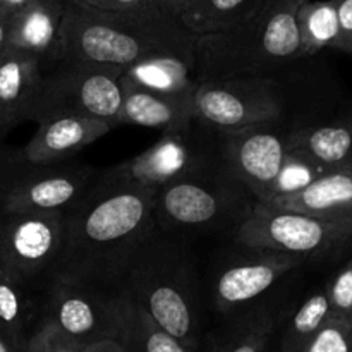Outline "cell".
<instances>
[{"mask_svg":"<svg viewBox=\"0 0 352 352\" xmlns=\"http://www.w3.org/2000/svg\"><path fill=\"white\" fill-rule=\"evenodd\" d=\"M278 329V318L272 309L253 308L208 344L205 352H268Z\"/></svg>","mask_w":352,"mask_h":352,"instance_id":"24","label":"cell"},{"mask_svg":"<svg viewBox=\"0 0 352 352\" xmlns=\"http://www.w3.org/2000/svg\"><path fill=\"white\" fill-rule=\"evenodd\" d=\"M67 0H31L10 16L7 50L38 58L43 67L57 64Z\"/></svg>","mask_w":352,"mask_h":352,"instance_id":"15","label":"cell"},{"mask_svg":"<svg viewBox=\"0 0 352 352\" xmlns=\"http://www.w3.org/2000/svg\"><path fill=\"white\" fill-rule=\"evenodd\" d=\"M336 316L352 318V258L325 285Z\"/></svg>","mask_w":352,"mask_h":352,"instance_id":"31","label":"cell"},{"mask_svg":"<svg viewBox=\"0 0 352 352\" xmlns=\"http://www.w3.org/2000/svg\"><path fill=\"white\" fill-rule=\"evenodd\" d=\"M196 117L229 133L282 117V96L268 74H230L201 79L195 93Z\"/></svg>","mask_w":352,"mask_h":352,"instance_id":"11","label":"cell"},{"mask_svg":"<svg viewBox=\"0 0 352 352\" xmlns=\"http://www.w3.org/2000/svg\"><path fill=\"white\" fill-rule=\"evenodd\" d=\"M126 294V320L117 340L126 352H199L162 329L129 292Z\"/></svg>","mask_w":352,"mask_h":352,"instance_id":"25","label":"cell"},{"mask_svg":"<svg viewBox=\"0 0 352 352\" xmlns=\"http://www.w3.org/2000/svg\"><path fill=\"white\" fill-rule=\"evenodd\" d=\"M298 24L302 57L318 54L323 48H336L340 33L337 0H302Z\"/></svg>","mask_w":352,"mask_h":352,"instance_id":"26","label":"cell"},{"mask_svg":"<svg viewBox=\"0 0 352 352\" xmlns=\"http://www.w3.org/2000/svg\"><path fill=\"white\" fill-rule=\"evenodd\" d=\"M85 352H126V349H124L122 344L117 342V340H105V342L86 346Z\"/></svg>","mask_w":352,"mask_h":352,"instance_id":"35","label":"cell"},{"mask_svg":"<svg viewBox=\"0 0 352 352\" xmlns=\"http://www.w3.org/2000/svg\"><path fill=\"white\" fill-rule=\"evenodd\" d=\"M275 122L278 120L220 133L222 167L258 201H265L268 188L291 151V131L278 129Z\"/></svg>","mask_w":352,"mask_h":352,"instance_id":"13","label":"cell"},{"mask_svg":"<svg viewBox=\"0 0 352 352\" xmlns=\"http://www.w3.org/2000/svg\"><path fill=\"white\" fill-rule=\"evenodd\" d=\"M45 289L9 268L0 267V332L26 347L43 322Z\"/></svg>","mask_w":352,"mask_h":352,"instance_id":"19","label":"cell"},{"mask_svg":"<svg viewBox=\"0 0 352 352\" xmlns=\"http://www.w3.org/2000/svg\"><path fill=\"white\" fill-rule=\"evenodd\" d=\"M98 177L91 167L67 162L36 164L23 150L0 143V210L67 212Z\"/></svg>","mask_w":352,"mask_h":352,"instance_id":"8","label":"cell"},{"mask_svg":"<svg viewBox=\"0 0 352 352\" xmlns=\"http://www.w3.org/2000/svg\"><path fill=\"white\" fill-rule=\"evenodd\" d=\"M248 250L251 253L227 265L213 284V305L227 316L253 309L258 299L305 261L280 251Z\"/></svg>","mask_w":352,"mask_h":352,"instance_id":"14","label":"cell"},{"mask_svg":"<svg viewBox=\"0 0 352 352\" xmlns=\"http://www.w3.org/2000/svg\"><path fill=\"white\" fill-rule=\"evenodd\" d=\"M219 165H222L220 133L196 119L181 129L165 131L148 150L109 172L155 192L170 182Z\"/></svg>","mask_w":352,"mask_h":352,"instance_id":"10","label":"cell"},{"mask_svg":"<svg viewBox=\"0 0 352 352\" xmlns=\"http://www.w3.org/2000/svg\"><path fill=\"white\" fill-rule=\"evenodd\" d=\"M155 2H157V6H160L162 9L167 10L168 14L179 17V12H181V7L182 3H184V0H155Z\"/></svg>","mask_w":352,"mask_h":352,"instance_id":"36","label":"cell"},{"mask_svg":"<svg viewBox=\"0 0 352 352\" xmlns=\"http://www.w3.org/2000/svg\"><path fill=\"white\" fill-rule=\"evenodd\" d=\"M157 6L155 0H82L79 6L85 9L107 10V12H124V10L143 9L148 6ZM160 7V6H158Z\"/></svg>","mask_w":352,"mask_h":352,"instance_id":"33","label":"cell"},{"mask_svg":"<svg viewBox=\"0 0 352 352\" xmlns=\"http://www.w3.org/2000/svg\"><path fill=\"white\" fill-rule=\"evenodd\" d=\"M329 170H332V168L323 165L322 162L313 158L306 151L294 148L285 157L277 177L274 179V182L268 188L267 198H265L263 203H270L274 199L284 198V196L296 195V192L302 191L309 184H313L316 179H320Z\"/></svg>","mask_w":352,"mask_h":352,"instance_id":"28","label":"cell"},{"mask_svg":"<svg viewBox=\"0 0 352 352\" xmlns=\"http://www.w3.org/2000/svg\"><path fill=\"white\" fill-rule=\"evenodd\" d=\"M333 315L327 287L313 291L282 327L280 352H301L313 336L325 325Z\"/></svg>","mask_w":352,"mask_h":352,"instance_id":"27","label":"cell"},{"mask_svg":"<svg viewBox=\"0 0 352 352\" xmlns=\"http://www.w3.org/2000/svg\"><path fill=\"white\" fill-rule=\"evenodd\" d=\"M256 196L222 165L179 179L153 195L155 220L165 232H195L236 226L250 215Z\"/></svg>","mask_w":352,"mask_h":352,"instance_id":"5","label":"cell"},{"mask_svg":"<svg viewBox=\"0 0 352 352\" xmlns=\"http://www.w3.org/2000/svg\"><path fill=\"white\" fill-rule=\"evenodd\" d=\"M339 12V41L336 50L352 55V0H337Z\"/></svg>","mask_w":352,"mask_h":352,"instance_id":"32","label":"cell"},{"mask_svg":"<svg viewBox=\"0 0 352 352\" xmlns=\"http://www.w3.org/2000/svg\"><path fill=\"white\" fill-rule=\"evenodd\" d=\"M28 2H31V0H0V7L6 10H9V12H16L17 9H21L23 6H26Z\"/></svg>","mask_w":352,"mask_h":352,"instance_id":"38","label":"cell"},{"mask_svg":"<svg viewBox=\"0 0 352 352\" xmlns=\"http://www.w3.org/2000/svg\"><path fill=\"white\" fill-rule=\"evenodd\" d=\"M126 305L122 285L52 277L45 289L43 320L55 323L82 346H91L119 340Z\"/></svg>","mask_w":352,"mask_h":352,"instance_id":"9","label":"cell"},{"mask_svg":"<svg viewBox=\"0 0 352 352\" xmlns=\"http://www.w3.org/2000/svg\"><path fill=\"white\" fill-rule=\"evenodd\" d=\"M251 250L280 251L296 258H325L352 246V217H322L256 201L236 229Z\"/></svg>","mask_w":352,"mask_h":352,"instance_id":"6","label":"cell"},{"mask_svg":"<svg viewBox=\"0 0 352 352\" xmlns=\"http://www.w3.org/2000/svg\"><path fill=\"white\" fill-rule=\"evenodd\" d=\"M120 88H122L120 124L155 127L165 133V131L181 129L198 119L195 96H175L153 91L131 81L124 74L120 78Z\"/></svg>","mask_w":352,"mask_h":352,"instance_id":"18","label":"cell"},{"mask_svg":"<svg viewBox=\"0 0 352 352\" xmlns=\"http://www.w3.org/2000/svg\"><path fill=\"white\" fill-rule=\"evenodd\" d=\"M126 69L88 62H57L45 69L36 103L31 112L33 122L50 117L85 116L120 126L122 88L120 78Z\"/></svg>","mask_w":352,"mask_h":352,"instance_id":"7","label":"cell"},{"mask_svg":"<svg viewBox=\"0 0 352 352\" xmlns=\"http://www.w3.org/2000/svg\"><path fill=\"white\" fill-rule=\"evenodd\" d=\"M64 226L65 212L0 210V267L47 285L60 260Z\"/></svg>","mask_w":352,"mask_h":352,"instance_id":"12","label":"cell"},{"mask_svg":"<svg viewBox=\"0 0 352 352\" xmlns=\"http://www.w3.org/2000/svg\"><path fill=\"white\" fill-rule=\"evenodd\" d=\"M85 349L86 346L48 320L38 325L26 346V352H85Z\"/></svg>","mask_w":352,"mask_h":352,"instance_id":"30","label":"cell"},{"mask_svg":"<svg viewBox=\"0 0 352 352\" xmlns=\"http://www.w3.org/2000/svg\"><path fill=\"white\" fill-rule=\"evenodd\" d=\"M0 352H26V347L19 346L12 339L0 332Z\"/></svg>","mask_w":352,"mask_h":352,"instance_id":"37","label":"cell"},{"mask_svg":"<svg viewBox=\"0 0 352 352\" xmlns=\"http://www.w3.org/2000/svg\"><path fill=\"white\" fill-rule=\"evenodd\" d=\"M38 58L7 50L0 55V143L10 129L31 120L43 81Z\"/></svg>","mask_w":352,"mask_h":352,"instance_id":"17","label":"cell"},{"mask_svg":"<svg viewBox=\"0 0 352 352\" xmlns=\"http://www.w3.org/2000/svg\"><path fill=\"white\" fill-rule=\"evenodd\" d=\"M196 40L158 6L107 12L67 2L57 62H88L127 69L158 55L196 58Z\"/></svg>","mask_w":352,"mask_h":352,"instance_id":"2","label":"cell"},{"mask_svg":"<svg viewBox=\"0 0 352 352\" xmlns=\"http://www.w3.org/2000/svg\"><path fill=\"white\" fill-rule=\"evenodd\" d=\"M302 0H265L234 30L196 40L199 81L230 74H268L302 57L298 10Z\"/></svg>","mask_w":352,"mask_h":352,"instance_id":"4","label":"cell"},{"mask_svg":"<svg viewBox=\"0 0 352 352\" xmlns=\"http://www.w3.org/2000/svg\"><path fill=\"white\" fill-rule=\"evenodd\" d=\"M124 76L143 88L175 96H195L199 85L196 58L182 55L144 58L127 67Z\"/></svg>","mask_w":352,"mask_h":352,"instance_id":"22","label":"cell"},{"mask_svg":"<svg viewBox=\"0 0 352 352\" xmlns=\"http://www.w3.org/2000/svg\"><path fill=\"white\" fill-rule=\"evenodd\" d=\"M122 287L164 330L192 349H201V306L191 258L158 229L141 244L122 278Z\"/></svg>","mask_w":352,"mask_h":352,"instance_id":"3","label":"cell"},{"mask_svg":"<svg viewBox=\"0 0 352 352\" xmlns=\"http://www.w3.org/2000/svg\"><path fill=\"white\" fill-rule=\"evenodd\" d=\"M153 191L107 172L65 212L54 277L122 285L141 244L157 230Z\"/></svg>","mask_w":352,"mask_h":352,"instance_id":"1","label":"cell"},{"mask_svg":"<svg viewBox=\"0 0 352 352\" xmlns=\"http://www.w3.org/2000/svg\"><path fill=\"white\" fill-rule=\"evenodd\" d=\"M270 203L333 219L352 217V168H332L302 191Z\"/></svg>","mask_w":352,"mask_h":352,"instance_id":"21","label":"cell"},{"mask_svg":"<svg viewBox=\"0 0 352 352\" xmlns=\"http://www.w3.org/2000/svg\"><path fill=\"white\" fill-rule=\"evenodd\" d=\"M113 124L85 116L50 117L38 122L23 155L36 164H62L113 129Z\"/></svg>","mask_w":352,"mask_h":352,"instance_id":"16","label":"cell"},{"mask_svg":"<svg viewBox=\"0 0 352 352\" xmlns=\"http://www.w3.org/2000/svg\"><path fill=\"white\" fill-rule=\"evenodd\" d=\"M306 151L329 168H352V105L325 124L291 131V150Z\"/></svg>","mask_w":352,"mask_h":352,"instance_id":"20","label":"cell"},{"mask_svg":"<svg viewBox=\"0 0 352 352\" xmlns=\"http://www.w3.org/2000/svg\"><path fill=\"white\" fill-rule=\"evenodd\" d=\"M10 16H12V12H9V10L0 7V55H2L3 52H7V48H9Z\"/></svg>","mask_w":352,"mask_h":352,"instance_id":"34","label":"cell"},{"mask_svg":"<svg viewBox=\"0 0 352 352\" xmlns=\"http://www.w3.org/2000/svg\"><path fill=\"white\" fill-rule=\"evenodd\" d=\"M277 352H280V351H277Z\"/></svg>","mask_w":352,"mask_h":352,"instance_id":"40","label":"cell"},{"mask_svg":"<svg viewBox=\"0 0 352 352\" xmlns=\"http://www.w3.org/2000/svg\"><path fill=\"white\" fill-rule=\"evenodd\" d=\"M301 352H352V318L332 315Z\"/></svg>","mask_w":352,"mask_h":352,"instance_id":"29","label":"cell"},{"mask_svg":"<svg viewBox=\"0 0 352 352\" xmlns=\"http://www.w3.org/2000/svg\"><path fill=\"white\" fill-rule=\"evenodd\" d=\"M69 3H74V6H79V3L82 2V0H67Z\"/></svg>","mask_w":352,"mask_h":352,"instance_id":"39","label":"cell"},{"mask_svg":"<svg viewBox=\"0 0 352 352\" xmlns=\"http://www.w3.org/2000/svg\"><path fill=\"white\" fill-rule=\"evenodd\" d=\"M263 2L265 0H184L179 21L195 36L226 33L251 19Z\"/></svg>","mask_w":352,"mask_h":352,"instance_id":"23","label":"cell"}]
</instances>
